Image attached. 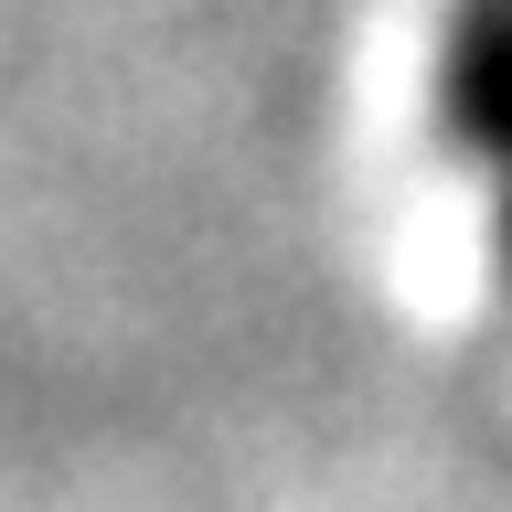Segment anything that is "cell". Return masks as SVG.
Segmentation results:
<instances>
[{
  "mask_svg": "<svg viewBox=\"0 0 512 512\" xmlns=\"http://www.w3.org/2000/svg\"><path fill=\"white\" fill-rule=\"evenodd\" d=\"M448 107L502 160V192H512V0H470V22L448 43Z\"/></svg>",
  "mask_w": 512,
  "mask_h": 512,
  "instance_id": "1",
  "label": "cell"
}]
</instances>
